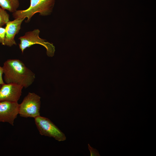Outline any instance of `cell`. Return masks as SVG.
<instances>
[{"mask_svg":"<svg viewBox=\"0 0 156 156\" xmlns=\"http://www.w3.org/2000/svg\"><path fill=\"white\" fill-rule=\"evenodd\" d=\"M5 29L0 26V44L4 45Z\"/></svg>","mask_w":156,"mask_h":156,"instance_id":"cell-11","label":"cell"},{"mask_svg":"<svg viewBox=\"0 0 156 156\" xmlns=\"http://www.w3.org/2000/svg\"><path fill=\"white\" fill-rule=\"evenodd\" d=\"M88 148L89 150L91 156H100L98 151L96 149L91 147L89 144H88Z\"/></svg>","mask_w":156,"mask_h":156,"instance_id":"cell-12","label":"cell"},{"mask_svg":"<svg viewBox=\"0 0 156 156\" xmlns=\"http://www.w3.org/2000/svg\"><path fill=\"white\" fill-rule=\"evenodd\" d=\"M19 4V0H0V7L12 13L17 10Z\"/></svg>","mask_w":156,"mask_h":156,"instance_id":"cell-9","label":"cell"},{"mask_svg":"<svg viewBox=\"0 0 156 156\" xmlns=\"http://www.w3.org/2000/svg\"><path fill=\"white\" fill-rule=\"evenodd\" d=\"M9 18L7 11L0 7V26L5 25L9 21Z\"/></svg>","mask_w":156,"mask_h":156,"instance_id":"cell-10","label":"cell"},{"mask_svg":"<svg viewBox=\"0 0 156 156\" xmlns=\"http://www.w3.org/2000/svg\"><path fill=\"white\" fill-rule=\"evenodd\" d=\"M55 0H30V5L25 10H17L12 13L14 19L27 18L26 22H29L32 16L38 13L42 16L50 15L52 12Z\"/></svg>","mask_w":156,"mask_h":156,"instance_id":"cell-2","label":"cell"},{"mask_svg":"<svg viewBox=\"0 0 156 156\" xmlns=\"http://www.w3.org/2000/svg\"><path fill=\"white\" fill-rule=\"evenodd\" d=\"M3 73V68L0 66V84L2 85L4 83L2 78V75Z\"/></svg>","mask_w":156,"mask_h":156,"instance_id":"cell-13","label":"cell"},{"mask_svg":"<svg viewBox=\"0 0 156 156\" xmlns=\"http://www.w3.org/2000/svg\"><path fill=\"white\" fill-rule=\"evenodd\" d=\"M34 120L41 135L52 137L58 141L66 139L64 133L49 119L39 116L35 118Z\"/></svg>","mask_w":156,"mask_h":156,"instance_id":"cell-5","label":"cell"},{"mask_svg":"<svg viewBox=\"0 0 156 156\" xmlns=\"http://www.w3.org/2000/svg\"><path fill=\"white\" fill-rule=\"evenodd\" d=\"M2 85H1V84H0V89L1 88V86Z\"/></svg>","mask_w":156,"mask_h":156,"instance_id":"cell-14","label":"cell"},{"mask_svg":"<svg viewBox=\"0 0 156 156\" xmlns=\"http://www.w3.org/2000/svg\"><path fill=\"white\" fill-rule=\"evenodd\" d=\"M40 97L34 93L29 92L19 104V114L22 117L35 118L40 116Z\"/></svg>","mask_w":156,"mask_h":156,"instance_id":"cell-4","label":"cell"},{"mask_svg":"<svg viewBox=\"0 0 156 156\" xmlns=\"http://www.w3.org/2000/svg\"><path fill=\"white\" fill-rule=\"evenodd\" d=\"M40 32L38 29H35L32 31L25 33V35L18 38L20 40L19 48L22 53L27 48L35 44H38L44 46L46 49L47 54L49 57H52L54 55L55 47L52 43L46 41L45 40L39 36Z\"/></svg>","mask_w":156,"mask_h":156,"instance_id":"cell-3","label":"cell"},{"mask_svg":"<svg viewBox=\"0 0 156 156\" xmlns=\"http://www.w3.org/2000/svg\"><path fill=\"white\" fill-rule=\"evenodd\" d=\"M19 107L18 102H0V122H7L13 125L19 114Z\"/></svg>","mask_w":156,"mask_h":156,"instance_id":"cell-6","label":"cell"},{"mask_svg":"<svg viewBox=\"0 0 156 156\" xmlns=\"http://www.w3.org/2000/svg\"><path fill=\"white\" fill-rule=\"evenodd\" d=\"M25 18H16L9 21L6 24L4 45L11 47L16 45L14 38L21 28V24Z\"/></svg>","mask_w":156,"mask_h":156,"instance_id":"cell-8","label":"cell"},{"mask_svg":"<svg viewBox=\"0 0 156 156\" xmlns=\"http://www.w3.org/2000/svg\"><path fill=\"white\" fill-rule=\"evenodd\" d=\"M23 87L14 83H3L0 89V102H18L21 95Z\"/></svg>","mask_w":156,"mask_h":156,"instance_id":"cell-7","label":"cell"},{"mask_svg":"<svg viewBox=\"0 0 156 156\" xmlns=\"http://www.w3.org/2000/svg\"><path fill=\"white\" fill-rule=\"evenodd\" d=\"M4 79L6 83H14L25 88L33 83L35 74L18 59L7 60L3 67Z\"/></svg>","mask_w":156,"mask_h":156,"instance_id":"cell-1","label":"cell"}]
</instances>
